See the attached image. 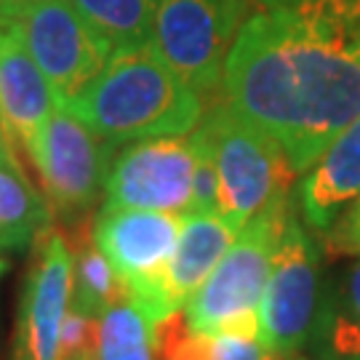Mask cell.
Instances as JSON below:
<instances>
[{
    "label": "cell",
    "instance_id": "cell-1",
    "mask_svg": "<svg viewBox=\"0 0 360 360\" xmlns=\"http://www.w3.org/2000/svg\"><path fill=\"white\" fill-rule=\"evenodd\" d=\"M227 104L270 134L296 174L360 117V0H299L257 11L232 40Z\"/></svg>",
    "mask_w": 360,
    "mask_h": 360
},
{
    "label": "cell",
    "instance_id": "cell-2",
    "mask_svg": "<svg viewBox=\"0 0 360 360\" xmlns=\"http://www.w3.org/2000/svg\"><path fill=\"white\" fill-rule=\"evenodd\" d=\"M67 110L115 147L193 134L203 117V99L147 43L112 53Z\"/></svg>",
    "mask_w": 360,
    "mask_h": 360
},
{
    "label": "cell",
    "instance_id": "cell-3",
    "mask_svg": "<svg viewBox=\"0 0 360 360\" xmlns=\"http://www.w3.org/2000/svg\"><path fill=\"white\" fill-rule=\"evenodd\" d=\"M195 129L214 150L221 181V219L232 230L240 232L257 214L291 195L296 171L285 150L227 102L211 107Z\"/></svg>",
    "mask_w": 360,
    "mask_h": 360
},
{
    "label": "cell",
    "instance_id": "cell-4",
    "mask_svg": "<svg viewBox=\"0 0 360 360\" xmlns=\"http://www.w3.org/2000/svg\"><path fill=\"white\" fill-rule=\"evenodd\" d=\"M291 217V195H285L235 235L227 254L184 304V321L193 331L214 336L221 326L259 312V302L270 281L272 259Z\"/></svg>",
    "mask_w": 360,
    "mask_h": 360
},
{
    "label": "cell",
    "instance_id": "cell-5",
    "mask_svg": "<svg viewBox=\"0 0 360 360\" xmlns=\"http://www.w3.org/2000/svg\"><path fill=\"white\" fill-rule=\"evenodd\" d=\"M179 214L102 208L94 221V243L99 245L134 307L153 326H160L176 309L166 294V270L181 232Z\"/></svg>",
    "mask_w": 360,
    "mask_h": 360
},
{
    "label": "cell",
    "instance_id": "cell-6",
    "mask_svg": "<svg viewBox=\"0 0 360 360\" xmlns=\"http://www.w3.org/2000/svg\"><path fill=\"white\" fill-rule=\"evenodd\" d=\"M0 25L22 38L59 107H70L112 56L70 0H25L0 16Z\"/></svg>",
    "mask_w": 360,
    "mask_h": 360
},
{
    "label": "cell",
    "instance_id": "cell-7",
    "mask_svg": "<svg viewBox=\"0 0 360 360\" xmlns=\"http://www.w3.org/2000/svg\"><path fill=\"white\" fill-rule=\"evenodd\" d=\"M248 0H158L153 49L198 94L214 91Z\"/></svg>",
    "mask_w": 360,
    "mask_h": 360
},
{
    "label": "cell",
    "instance_id": "cell-8",
    "mask_svg": "<svg viewBox=\"0 0 360 360\" xmlns=\"http://www.w3.org/2000/svg\"><path fill=\"white\" fill-rule=\"evenodd\" d=\"M318 251L299 219L291 217L259 302V336L278 360L294 355L312 334L318 318Z\"/></svg>",
    "mask_w": 360,
    "mask_h": 360
},
{
    "label": "cell",
    "instance_id": "cell-9",
    "mask_svg": "<svg viewBox=\"0 0 360 360\" xmlns=\"http://www.w3.org/2000/svg\"><path fill=\"white\" fill-rule=\"evenodd\" d=\"M110 150L112 144L96 136L67 107H56L46 120L30 158L40 171L49 203L62 217H80L96 203L107 179Z\"/></svg>",
    "mask_w": 360,
    "mask_h": 360
},
{
    "label": "cell",
    "instance_id": "cell-10",
    "mask_svg": "<svg viewBox=\"0 0 360 360\" xmlns=\"http://www.w3.org/2000/svg\"><path fill=\"white\" fill-rule=\"evenodd\" d=\"M195 153L190 139H142L120 150L107 168L104 208L190 214Z\"/></svg>",
    "mask_w": 360,
    "mask_h": 360
},
{
    "label": "cell",
    "instance_id": "cell-11",
    "mask_svg": "<svg viewBox=\"0 0 360 360\" xmlns=\"http://www.w3.org/2000/svg\"><path fill=\"white\" fill-rule=\"evenodd\" d=\"M32 267L16 318V360H59V331L72 302L75 254L56 227H46L35 238Z\"/></svg>",
    "mask_w": 360,
    "mask_h": 360
},
{
    "label": "cell",
    "instance_id": "cell-12",
    "mask_svg": "<svg viewBox=\"0 0 360 360\" xmlns=\"http://www.w3.org/2000/svg\"><path fill=\"white\" fill-rule=\"evenodd\" d=\"M56 96L22 38L0 25V131L30 153L56 110Z\"/></svg>",
    "mask_w": 360,
    "mask_h": 360
},
{
    "label": "cell",
    "instance_id": "cell-13",
    "mask_svg": "<svg viewBox=\"0 0 360 360\" xmlns=\"http://www.w3.org/2000/svg\"><path fill=\"white\" fill-rule=\"evenodd\" d=\"M360 195V117L328 144V150L304 171L299 184L302 214L312 230L326 232Z\"/></svg>",
    "mask_w": 360,
    "mask_h": 360
},
{
    "label": "cell",
    "instance_id": "cell-14",
    "mask_svg": "<svg viewBox=\"0 0 360 360\" xmlns=\"http://www.w3.org/2000/svg\"><path fill=\"white\" fill-rule=\"evenodd\" d=\"M235 235L238 230H232L221 217L184 214L179 240L166 270V294L176 312L184 309L190 296L214 272V267L235 240Z\"/></svg>",
    "mask_w": 360,
    "mask_h": 360
},
{
    "label": "cell",
    "instance_id": "cell-15",
    "mask_svg": "<svg viewBox=\"0 0 360 360\" xmlns=\"http://www.w3.org/2000/svg\"><path fill=\"white\" fill-rule=\"evenodd\" d=\"M110 53L153 43L158 0H70Z\"/></svg>",
    "mask_w": 360,
    "mask_h": 360
},
{
    "label": "cell",
    "instance_id": "cell-16",
    "mask_svg": "<svg viewBox=\"0 0 360 360\" xmlns=\"http://www.w3.org/2000/svg\"><path fill=\"white\" fill-rule=\"evenodd\" d=\"M49 224V206L25 179L22 168L16 163L0 166V251H22L32 245Z\"/></svg>",
    "mask_w": 360,
    "mask_h": 360
},
{
    "label": "cell",
    "instance_id": "cell-17",
    "mask_svg": "<svg viewBox=\"0 0 360 360\" xmlns=\"http://www.w3.org/2000/svg\"><path fill=\"white\" fill-rule=\"evenodd\" d=\"M312 336L321 355L331 360H360V262H355L334 296L318 307Z\"/></svg>",
    "mask_w": 360,
    "mask_h": 360
},
{
    "label": "cell",
    "instance_id": "cell-18",
    "mask_svg": "<svg viewBox=\"0 0 360 360\" xmlns=\"http://www.w3.org/2000/svg\"><path fill=\"white\" fill-rule=\"evenodd\" d=\"M70 245H72V254H75L72 304L102 318L110 307H115L120 302H129L107 257L86 232H80L75 240H70Z\"/></svg>",
    "mask_w": 360,
    "mask_h": 360
},
{
    "label": "cell",
    "instance_id": "cell-19",
    "mask_svg": "<svg viewBox=\"0 0 360 360\" xmlns=\"http://www.w3.org/2000/svg\"><path fill=\"white\" fill-rule=\"evenodd\" d=\"M99 360H155V326L131 302L99 318Z\"/></svg>",
    "mask_w": 360,
    "mask_h": 360
},
{
    "label": "cell",
    "instance_id": "cell-20",
    "mask_svg": "<svg viewBox=\"0 0 360 360\" xmlns=\"http://www.w3.org/2000/svg\"><path fill=\"white\" fill-rule=\"evenodd\" d=\"M211 360H278L259 336V312L221 326L211 336Z\"/></svg>",
    "mask_w": 360,
    "mask_h": 360
},
{
    "label": "cell",
    "instance_id": "cell-21",
    "mask_svg": "<svg viewBox=\"0 0 360 360\" xmlns=\"http://www.w3.org/2000/svg\"><path fill=\"white\" fill-rule=\"evenodd\" d=\"M190 144L195 153V171H193V206L190 214L203 217H221V181H219L217 158L208 139L195 129L190 134Z\"/></svg>",
    "mask_w": 360,
    "mask_h": 360
},
{
    "label": "cell",
    "instance_id": "cell-22",
    "mask_svg": "<svg viewBox=\"0 0 360 360\" xmlns=\"http://www.w3.org/2000/svg\"><path fill=\"white\" fill-rule=\"evenodd\" d=\"M155 360H211V336L193 331L176 312L155 326Z\"/></svg>",
    "mask_w": 360,
    "mask_h": 360
},
{
    "label": "cell",
    "instance_id": "cell-23",
    "mask_svg": "<svg viewBox=\"0 0 360 360\" xmlns=\"http://www.w3.org/2000/svg\"><path fill=\"white\" fill-rule=\"evenodd\" d=\"M99 349V315L70 302L59 331V360H77Z\"/></svg>",
    "mask_w": 360,
    "mask_h": 360
},
{
    "label": "cell",
    "instance_id": "cell-24",
    "mask_svg": "<svg viewBox=\"0 0 360 360\" xmlns=\"http://www.w3.org/2000/svg\"><path fill=\"white\" fill-rule=\"evenodd\" d=\"M326 235V251L334 257H360V195L349 203Z\"/></svg>",
    "mask_w": 360,
    "mask_h": 360
},
{
    "label": "cell",
    "instance_id": "cell-25",
    "mask_svg": "<svg viewBox=\"0 0 360 360\" xmlns=\"http://www.w3.org/2000/svg\"><path fill=\"white\" fill-rule=\"evenodd\" d=\"M251 6H257V11H275V8H288L299 0H248Z\"/></svg>",
    "mask_w": 360,
    "mask_h": 360
},
{
    "label": "cell",
    "instance_id": "cell-26",
    "mask_svg": "<svg viewBox=\"0 0 360 360\" xmlns=\"http://www.w3.org/2000/svg\"><path fill=\"white\" fill-rule=\"evenodd\" d=\"M11 163H16V160H13L8 142H6V134L0 131V166H11ZM16 166H19V163H16Z\"/></svg>",
    "mask_w": 360,
    "mask_h": 360
},
{
    "label": "cell",
    "instance_id": "cell-27",
    "mask_svg": "<svg viewBox=\"0 0 360 360\" xmlns=\"http://www.w3.org/2000/svg\"><path fill=\"white\" fill-rule=\"evenodd\" d=\"M19 3H25V0H0V16H6V13L11 11V8H16Z\"/></svg>",
    "mask_w": 360,
    "mask_h": 360
},
{
    "label": "cell",
    "instance_id": "cell-28",
    "mask_svg": "<svg viewBox=\"0 0 360 360\" xmlns=\"http://www.w3.org/2000/svg\"><path fill=\"white\" fill-rule=\"evenodd\" d=\"M6 270H8V262H6V259L0 257V275H3V272H6Z\"/></svg>",
    "mask_w": 360,
    "mask_h": 360
},
{
    "label": "cell",
    "instance_id": "cell-29",
    "mask_svg": "<svg viewBox=\"0 0 360 360\" xmlns=\"http://www.w3.org/2000/svg\"><path fill=\"white\" fill-rule=\"evenodd\" d=\"M77 360H99V355L94 352V355H83V358H77Z\"/></svg>",
    "mask_w": 360,
    "mask_h": 360
},
{
    "label": "cell",
    "instance_id": "cell-30",
    "mask_svg": "<svg viewBox=\"0 0 360 360\" xmlns=\"http://www.w3.org/2000/svg\"><path fill=\"white\" fill-rule=\"evenodd\" d=\"M294 360H304V358H294Z\"/></svg>",
    "mask_w": 360,
    "mask_h": 360
},
{
    "label": "cell",
    "instance_id": "cell-31",
    "mask_svg": "<svg viewBox=\"0 0 360 360\" xmlns=\"http://www.w3.org/2000/svg\"><path fill=\"white\" fill-rule=\"evenodd\" d=\"M13 360H16V358H13Z\"/></svg>",
    "mask_w": 360,
    "mask_h": 360
}]
</instances>
